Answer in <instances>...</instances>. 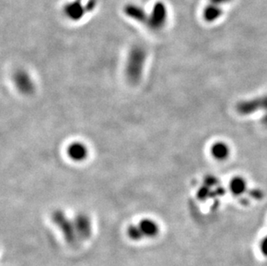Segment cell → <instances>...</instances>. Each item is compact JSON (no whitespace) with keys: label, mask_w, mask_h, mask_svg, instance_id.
<instances>
[{"label":"cell","mask_w":267,"mask_h":266,"mask_svg":"<svg viewBox=\"0 0 267 266\" xmlns=\"http://www.w3.org/2000/svg\"><path fill=\"white\" fill-rule=\"evenodd\" d=\"M230 190L235 195H240L243 194L247 188V182L244 178L241 177H236L233 178L230 182Z\"/></svg>","instance_id":"obj_13"},{"label":"cell","mask_w":267,"mask_h":266,"mask_svg":"<svg viewBox=\"0 0 267 266\" xmlns=\"http://www.w3.org/2000/svg\"><path fill=\"white\" fill-rule=\"evenodd\" d=\"M223 10L220 5L210 3L206 5L202 11V17L207 23H213L222 17Z\"/></svg>","instance_id":"obj_11"},{"label":"cell","mask_w":267,"mask_h":266,"mask_svg":"<svg viewBox=\"0 0 267 266\" xmlns=\"http://www.w3.org/2000/svg\"><path fill=\"white\" fill-rule=\"evenodd\" d=\"M64 13L66 17L72 21H79L84 17L85 14L88 12L87 5H82V0H73L64 6Z\"/></svg>","instance_id":"obj_7"},{"label":"cell","mask_w":267,"mask_h":266,"mask_svg":"<svg viewBox=\"0 0 267 266\" xmlns=\"http://www.w3.org/2000/svg\"><path fill=\"white\" fill-rule=\"evenodd\" d=\"M147 59V50L142 45H134L131 48L127 55L125 68L127 80L133 85L140 82Z\"/></svg>","instance_id":"obj_1"},{"label":"cell","mask_w":267,"mask_h":266,"mask_svg":"<svg viewBox=\"0 0 267 266\" xmlns=\"http://www.w3.org/2000/svg\"><path fill=\"white\" fill-rule=\"evenodd\" d=\"M210 3H215L217 5H222V4H227V3H230L232 0H209Z\"/></svg>","instance_id":"obj_16"},{"label":"cell","mask_w":267,"mask_h":266,"mask_svg":"<svg viewBox=\"0 0 267 266\" xmlns=\"http://www.w3.org/2000/svg\"><path fill=\"white\" fill-rule=\"evenodd\" d=\"M260 249L265 257H267V234L262 239L260 244Z\"/></svg>","instance_id":"obj_15"},{"label":"cell","mask_w":267,"mask_h":266,"mask_svg":"<svg viewBox=\"0 0 267 266\" xmlns=\"http://www.w3.org/2000/svg\"><path fill=\"white\" fill-rule=\"evenodd\" d=\"M168 16L169 14L166 4L162 1L156 2L154 3L153 7L151 8L149 13L146 23L147 28L153 31L162 30L166 24Z\"/></svg>","instance_id":"obj_3"},{"label":"cell","mask_w":267,"mask_h":266,"mask_svg":"<svg viewBox=\"0 0 267 266\" xmlns=\"http://www.w3.org/2000/svg\"><path fill=\"white\" fill-rule=\"evenodd\" d=\"M67 155L73 162H83L88 157V146L82 142H73L67 147Z\"/></svg>","instance_id":"obj_8"},{"label":"cell","mask_w":267,"mask_h":266,"mask_svg":"<svg viewBox=\"0 0 267 266\" xmlns=\"http://www.w3.org/2000/svg\"><path fill=\"white\" fill-rule=\"evenodd\" d=\"M211 155L218 161H224L230 155V148L224 142H216L211 146Z\"/></svg>","instance_id":"obj_12"},{"label":"cell","mask_w":267,"mask_h":266,"mask_svg":"<svg viewBox=\"0 0 267 266\" xmlns=\"http://www.w3.org/2000/svg\"><path fill=\"white\" fill-rule=\"evenodd\" d=\"M12 79L16 89L23 95H30L35 91V83L26 70H16L14 73Z\"/></svg>","instance_id":"obj_5"},{"label":"cell","mask_w":267,"mask_h":266,"mask_svg":"<svg viewBox=\"0 0 267 266\" xmlns=\"http://www.w3.org/2000/svg\"><path fill=\"white\" fill-rule=\"evenodd\" d=\"M52 220L62 232L68 243L71 245L76 243L79 238L73 220H69L65 213L61 210H56L53 213Z\"/></svg>","instance_id":"obj_2"},{"label":"cell","mask_w":267,"mask_h":266,"mask_svg":"<svg viewBox=\"0 0 267 266\" xmlns=\"http://www.w3.org/2000/svg\"><path fill=\"white\" fill-rule=\"evenodd\" d=\"M73 221L75 224V230H76L79 239L88 240L91 237V220L87 214H78L75 215Z\"/></svg>","instance_id":"obj_6"},{"label":"cell","mask_w":267,"mask_h":266,"mask_svg":"<svg viewBox=\"0 0 267 266\" xmlns=\"http://www.w3.org/2000/svg\"><path fill=\"white\" fill-rule=\"evenodd\" d=\"M262 124H263L265 126H267V112H266L264 117L262 118Z\"/></svg>","instance_id":"obj_17"},{"label":"cell","mask_w":267,"mask_h":266,"mask_svg":"<svg viewBox=\"0 0 267 266\" xmlns=\"http://www.w3.org/2000/svg\"><path fill=\"white\" fill-rule=\"evenodd\" d=\"M124 12L127 17L146 26L149 13H147L143 7L135 3H128L125 6Z\"/></svg>","instance_id":"obj_9"},{"label":"cell","mask_w":267,"mask_h":266,"mask_svg":"<svg viewBox=\"0 0 267 266\" xmlns=\"http://www.w3.org/2000/svg\"><path fill=\"white\" fill-rule=\"evenodd\" d=\"M144 238H154L159 233V227L156 221L151 219H143L137 224Z\"/></svg>","instance_id":"obj_10"},{"label":"cell","mask_w":267,"mask_h":266,"mask_svg":"<svg viewBox=\"0 0 267 266\" xmlns=\"http://www.w3.org/2000/svg\"><path fill=\"white\" fill-rule=\"evenodd\" d=\"M127 235L130 238L131 240L134 241H138V240H143V233L141 232L140 228L137 225H132L127 228Z\"/></svg>","instance_id":"obj_14"},{"label":"cell","mask_w":267,"mask_h":266,"mask_svg":"<svg viewBox=\"0 0 267 266\" xmlns=\"http://www.w3.org/2000/svg\"><path fill=\"white\" fill-rule=\"evenodd\" d=\"M236 110L241 115L243 116L251 115L261 110L267 112V94L239 102Z\"/></svg>","instance_id":"obj_4"}]
</instances>
